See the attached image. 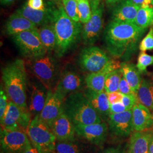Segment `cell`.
<instances>
[{
    "label": "cell",
    "mask_w": 153,
    "mask_h": 153,
    "mask_svg": "<svg viewBox=\"0 0 153 153\" xmlns=\"http://www.w3.org/2000/svg\"><path fill=\"white\" fill-rule=\"evenodd\" d=\"M137 95L140 103L149 109L153 110V81L142 79Z\"/></svg>",
    "instance_id": "obj_27"
},
{
    "label": "cell",
    "mask_w": 153,
    "mask_h": 153,
    "mask_svg": "<svg viewBox=\"0 0 153 153\" xmlns=\"http://www.w3.org/2000/svg\"><path fill=\"white\" fill-rule=\"evenodd\" d=\"M127 109L122 102H118L114 104H110L109 105V113L110 114H117L126 111Z\"/></svg>",
    "instance_id": "obj_38"
},
{
    "label": "cell",
    "mask_w": 153,
    "mask_h": 153,
    "mask_svg": "<svg viewBox=\"0 0 153 153\" xmlns=\"http://www.w3.org/2000/svg\"><path fill=\"white\" fill-rule=\"evenodd\" d=\"M16 0H1V4L2 5L7 6L14 3Z\"/></svg>",
    "instance_id": "obj_43"
},
{
    "label": "cell",
    "mask_w": 153,
    "mask_h": 153,
    "mask_svg": "<svg viewBox=\"0 0 153 153\" xmlns=\"http://www.w3.org/2000/svg\"><path fill=\"white\" fill-rule=\"evenodd\" d=\"M12 38L24 57L33 59L48 53L40 40L38 30L23 31L13 36Z\"/></svg>",
    "instance_id": "obj_7"
},
{
    "label": "cell",
    "mask_w": 153,
    "mask_h": 153,
    "mask_svg": "<svg viewBox=\"0 0 153 153\" xmlns=\"http://www.w3.org/2000/svg\"><path fill=\"white\" fill-rule=\"evenodd\" d=\"M140 8L131 0H121L115 4L112 9V21L135 23L137 13Z\"/></svg>",
    "instance_id": "obj_19"
},
{
    "label": "cell",
    "mask_w": 153,
    "mask_h": 153,
    "mask_svg": "<svg viewBox=\"0 0 153 153\" xmlns=\"http://www.w3.org/2000/svg\"><path fill=\"white\" fill-rule=\"evenodd\" d=\"M132 120L134 130L143 131L153 125V116L150 109L137 102L132 108Z\"/></svg>",
    "instance_id": "obj_22"
},
{
    "label": "cell",
    "mask_w": 153,
    "mask_h": 153,
    "mask_svg": "<svg viewBox=\"0 0 153 153\" xmlns=\"http://www.w3.org/2000/svg\"><path fill=\"white\" fill-rule=\"evenodd\" d=\"M55 8L54 6H51L45 7L44 10H35L29 7L26 3L16 12L35 23L37 26H42L51 23Z\"/></svg>",
    "instance_id": "obj_17"
},
{
    "label": "cell",
    "mask_w": 153,
    "mask_h": 153,
    "mask_svg": "<svg viewBox=\"0 0 153 153\" xmlns=\"http://www.w3.org/2000/svg\"><path fill=\"white\" fill-rule=\"evenodd\" d=\"M77 6L80 22L85 25L90 19L92 14L90 1L77 0Z\"/></svg>",
    "instance_id": "obj_30"
},
{
    "label": "cell",
    "mask_w": 153,
    "mask_h": 153,
    "mask_svg": "<svg viewBox=\"0 0 153 153\" xmlns=\"http://www.w3.org/2000/svg\"><path fill=\"white\" fill-rule=\"evenodd\" d=\"M30 141L42 153H52L55 150L56 138L51 128L39 116L33 117L26 130Z\"/></svg>",
    "instance_id": "obj_6"
},
{
    "label": "cell",
    "mask_w": 153,
    "mask_h": 153,
    "mask_svg": "<svg viewBox=\"0 0 153 153\" xmlns=\"http://www.w3.org/2000/svg\"><path fill=\"white\" fill-rule=\"evenodd\" d=\"M50 128L57 141H74L75 126L64 112L55 120Z\"/></svg>",
    "instance_id": "obj_18"
},
{
    "label": "cell",
    "mask_w": 153,
    "mask_h": 153,
    "mask_svg": "<svg viewBox=\"0 0 153 153\" xmlns=\"http://www.w3.org/2000/svg\"><path fill=\"white\" fill-rule=\"evenodd\" d=\"M107 97L110 104H114L121 102L123 97V94L119 91H116L113 93L107 94Z\"/></svg>",
    "instance_id": "obj_40"
},
{
    "label": "cell",
    "mask_w": 153,
    "mask_h": 153,
    "mask_svg": "<svg viewBox=\"0 0 153 153\" xmlns=\"http://www.w3.org/2000/svg\"><path fill=\"white\" fill-rule=\"evenodd\" d=\"M121 64L119 61L110 60L100 71L89 73L85 79L87 88L97 92L103 91L105 81L108 75L112 71L120 69Z\"/></svg>",
    "instance_id": "obj_15"
},
{
    "label": "cell",
    "mask_w": 153,
    "mask_h": 153,
    "mask_svg": "<svg viewBox=\"0 0 153 153\" xmlns=\"http://www.w3.org/2000/svg\"><path fill=\"white\" fill-rule=\"evenodd\" d=\"M27 5L35 10H44L45 9L43 0H28Z\"/></svg>",
    "instance_id": "obj_39"
},
{
    "label": "cell",
    "mask_w": 153,
    "mask_h": 153,
    "mask_svg": "<svg viewBox=\"0 0 153 153\" xmlns=\"http://www.w3.org/2000/svg\"><path fill=\"white\" fill-rule=\"evenodd\" d=\"M8 97L5 93L4 90L1 87V91H0V120H1L5 114L6 109L7 106L8 105L9 102L8 100Z\"/></svg>",
    "instance_id": "obj_36"
},
{
    "label": "cell",
    "mask_w": 153,
    "mask_h": 153,
    "mask_svg": "<svg viewBox=\"0 0 153 153\" xmlns=\"http://www.w3.org/2000/svg\"><path fill=\"white\" fill-rule=\"evenodd\" d=\"M37 26L16 12L7 19L5 25L6 35L14 36L19 33L30 30H38Z\"/></svg>",
    "instance_id": "obj_21"
},
{
    "label": "cell",
    "mask_w": 153,
    "mask_h": 153,
    "mask_svg": "<svg viewBox=\"0 0 153 153\" xmlns=\"http://www.w3.org/2000/svg\"><path fill=\"white\" fill-rule=\"evenodd\" d=\"M122 76L123 74L120 69L110 73L105 81L104 91L107 94L118 91Z\"/></svg>",
    "instance_id": "obj_29"
},
{
    "label": "cell",
    "mask_w": 153,
    "mask_h": 153,
    "mask_svg": "<svg viewBox=\"0 0 153 153\" xmlns=\"http://www.w3.org/2000/svg\"><path fill=\"white\" fill-rule=\"evenodd\" d=\"M152 134L145 131H136L130 138L129 153H148Z\"/></svg>",
    "instance_id": "obj_24"
},
{
    "label": "cell",
    "mask_w": 153,
    "mask_h": 153,
    "mask_svg": "<svg viewBox=\"0 0 153 153\" xmlns=\"http://www.w3.org/2000/svg\"><path fill=\"white\" fill-rule=\"evenodd\" d=\"M148 153H153V135L151 138L150 144H149V152Z\"/></svg>",
    "instance_id": "obj_46"
},
{
    "label": "cell",
    "mask_w": 153,
    "mask_h": 153,
    "mask_svg": "<svg viewBox=\"0 0 153 153\" xmlns=\"http://www.w3.org/2000/svg\"><path fill=\"white\" fill-rule=\"evenodd\" d=\"M108 122L109 131L118 137H126L134 131L132 120V109L120 113L109 114Z\"/></svg>",
    "instance_id": "obj_13"
},
{
    "label": "cell",
    "mask_w": 153,
    "mask_h": 153,
    "mask_svg": "<svg viewBox=\"0 0 153 153\" xmlns=\"http://www.w3.org/2000/svg\"><path fill=\"white\" fill-rule=\"evenodd\" d=\"M83 93L102 119L108 120L110 114V103L107 94L104 91L97 92L88 88Z\"/></svg>",
    "instance_id": "obj_20"
},
{
    "label": "cell",
    "mask_w": 153,
    "mask_h": 153,
    "mask_svg": "<svg viewBox=\"0 0 153 153\" xmlns=\"http://www.w3.org/2000/svg\"><path fill=\"white\" fill-rule=\"evenodd\" d=\"M28 68L48 90L54 91L59 80L57 61L49 52L38 57L29 59Z\"/></svg>",
    "instance_id": "obj_5"
},
{
    "label": "cell",
    "mask_w": 153,
    "mask_h": 153,
    "mask_svg": "<svg viewBox=\"0 0 153 153\" xmlns=\"http://www.w3.org/2000/svg\"><path fill=\"white\" fill-rule=\"evenodd\" d=\"M83 84V79L79 74L75 71H66L60 76L55 90L65 99L71 93L79 91Z\"/></svg>",
    "instance_id": "obj_16"
},
{
    "label": "cell",
    "mask_w": 153,
    "mask_h": 153,
    "mask_svg": "<svg viewBox=\"0 0 153 153\" xmlns=\"http://www.w3.org/2000/svg\"><path fill=\"white\" fill-rule=\"evenodd\" d=\"M57 39L55 53L57 57H62L75 45L82 34V25L67 15L62 4L55 7L51 23Z\"/></svg>",
    "instance_id": "obj_3"
},
{
    "label": "cell",
    "mask_w": 153,
    "mask_h": 153,
    "mask_svg": "<svg viewBox=\"0 0 153 153\" xmlns=\"http://www.w3.org/2000/svg\"><path fill=\"white\" fill-rule=\"evenodd\" d=\"M139 49L142 52L153 50V26H152L146 36L139 45Z\"/></svg>",
    "instance_id": "obj_34"
},
{
    "label": "cell",
    "mask_w": 153,
    "mask_h": 153,
    "mask_svg": "<svg viewBox=\"0 0 153 153\" xmlns=\"http://www.w3.org/2000/svg\"><path fill=\"white\" fill-rule=\"evenodd\" d=\"M74 141H57L56 143L55 150L57 153H81L78 146Z\"/></svg>",
    "instance_id": "obj_32"
},
{
    "label": "cell",
    "mask_w": 153,
    "mask_h": 153,
    "mask_svg": "<svg viewBox=\"0 0 153 153\" xmlns=\"http://www.w3.org/2000/svg\"><path fill=\"white\" fill-rule=\"evenodd\" d=\"M31 120V114L27 109L20 107L10 100L1 120V129L21 130L26 132Z\"/></svg>",
    "instance_id": "obj_8"
},
{
    "label": "cell",
    "mask_w": 153,
    "mask_h": 153,
    "mask_svg": "<svg viewBox=\"0 0 153 153\" xmlns=\"http://www.w3.org/2000/svg\"><path fill=\"white\" fill-rule=\"evenodd\" d=\"M31 145L26 131L1 129V153H25Z\"/></svg>",
    "instance_id": "obj_10"
},
{
    "label": "cell",
    "mask_w": 153,
    "mask_h": 153,
    "mask_svg": "<svg viewBox=\"0 0 153 153\" xmlns=\"http://www.w3.org/2000/svg\"><path fill=\"white\" fill-rule=\"evenodd\" d=\"M150 1H151V2H152V6H153V0H150Z\"/></svg>",
    "instance_id": "obj_47"
},
{
    "label": "cell",
    "mask_w": 153,
    "mask_h": 153,
    "mask_svg": "<svg viewBox=\"0 0 153 153\" xmlns=\"http://www.w3.org/2000/svg\"><path fill=\"white\" fill-rule=\"evenodd\" d=\"M2 79L8 98L20 107L27 109V76L24 60L16 59L4 68Z\"/></svg>",
    "instance_id": "obj_2"
},
{
    "label": "cell",
    "mask_w": 153,
    "mask_h": 153,
    "mask_svg": "<svg viewBox=\"0 0 153 153\" xmlns=\"http://www.w3.org/2000/svg\"><path fill=\"white\" fill-rule=\"evenodd\" d=\"M120 93L123 95H130V94H136L131 90L128 83L126 81L125 78L123 76L121 78L119 86V91Z\"/></svg>",
    "instance_id": "obj_37"
},
{
    "label": "cell",
    "mask_w": 153,
    "mask_h": 153,
    "mask_svg": "<svg viewBox=\"0 0 153 153\" xmlns=\"http://www.w3.org/2000/svg\"><path fill=\"white\" fill-rule=\"evenodd\" d=\"M48 90L42 83L31 85L29 111L34 117L39 116L44 107Z\"/></svg>",
    "instance_id": "obj_23"
},
{
    "label": "cell",
    "mask_w": 153,
    "mask_h": 153,
    "mask_svg": "<svg viewBox=\"0 0 153 153\" xmlns=\"http://www.w3.org/2000/svg\"><path fill=\"white\" fill-rule=\"evenodd\" d=\"M131 1L139 6L140 8L143 7L150 6L152 5V2L150 0H131Z\"/></svg>",
    "instance_id": "obj_41"
},
{
    "label": "cell",
    "mask_w": 153,
    "mask_h": 153,
    "mask_svg": "<svg viewBox=\"0 0 153 153\" xmlns=\"http://www.w3.org/2000/svg\"><path fill=\"white\" fill-rule=\"evenodd\" d=\"M153 64V56L146 53L145 52H141L138 57L136 65L138 70L141 73L146 71V68L149 66Z\"/></svg>",
    "instance_id": "obj_33"
},
{
    "label": "cell",
    "mask_w": 153,
    "mask_h": 153,
    "mask_svg": "<svg viewBox=\"0 0 153 153\" xmlns=\"http://www.w3.org/2000/svg\"><path fill=\"white\" fill-rule=\"evenodd\" d=\"M121 102L124 105L127 110L132 109L133 106L138 102L137 94L123 95Z\"/></svg>",
    "instance_id": "obj_35"
},
{
    "label": "cell",
    "mask_w": 153,
    "mask_h": 153,
    "mask_svg": "<svg viewBox=\"0 0 153 153\" xmlns=\"http://www.w3.org/2000/svg\"><path fill=\"white\" fill-rule=\"evenodd\" d=\"M62 4L67 15L74 21L80 22L78 11L77 0H62Z\"/></svg>",
    "instance_id": "obj_31"
},
{
    "label": "cell",
    "mask_w": 153,
    "mask_h": 153,
    "mask_svg": "<svg viewBox=\"0 0 153 153\" xmlns=\"http://www.w3.org/2000/svg\"><path fill=\"white\" fill-rule=\"evenodd\" d=\"M49 1H57V0H49Z\"/></svg>",
    "instance_id": "obj_48"
},
{
    "label": "cell",
    "mask_w": 153,
    "mask_h": 153,
    "mask_svg": "<svg viewBox=\"0 0 153 153\" xmlns=\"http://www.w3.org/2000/svg\"><path fill=\"white\" fill-rule=\"evenodd\" d=\"M109 60L103 50L98 47L90 46L82 49L79 63L83 70L91 73L102 70Z\"/></svg>",
    "instance_id": "obj_11"
},
{
    "label": "cell",
    "mask_w": 153,
    "mask_h": 153,
    "mask_svg": "<svg viewBox=\"0 0 153 153\" xmlns=\"http://www.w3.org/2000/svg\"><path fill=\"white\" fill-rule=\"evenodd\" d=\"M100 0H92L90 2L92 14L88 22L82 28V39L85 45H91L98 40L102 31L103 20V5Z\"/></svg>",
    "instance_id": "obj_9"
},
{
    "label": "cell",
    "mask_w": 153,
    "mask_h": 153,
    "mask_svg": "<svg viewBox=\"0 0 153 153\" xmlns=\"http://www.w3.org/2000/svg\"><path fill=\"white\" fill-rule=\"evenodd\" d=\"M146 30L135 23L112 21L104 31L107 49L116 57L130 56L136 51Z\"/></svg>",
    "instance_id": "obj_1"
},
{
    "label": "cell",
    "mask_w": 153,
    "mask_h": 153,
    "mask_svg": "<svg viewBox=\"0 0 153 153\" xmlns=\"http://www.w3.org/2000/svg\"><path fill=\"white\" fill-rule=\"evenodd\" d=\"M40 40L48 52L56 51L57 47V39L52 24L44 25L38 29Z\"/></svg>",
    "instance_id": "obj_26"
},
{
    "label": "cell",
    "mask_w": 153,
    "mask_h": 153,
    "mask_svg": "<svg viewBox=\"0 0 153 153\" xmlns=\"http://www.w3.org/2000/svg\"><path fill=\"white\" fill-rule=\"evenodd\" d=\"M25 153H42L40 151H39L38 150L34 147L33 145H31V146L25 152Z\"/></svg>",
    "instance_id": "obj_42"
},
{
    "label": "cell",
    "mask_w": 153,
    "mask_h": 153,
    "mask_svg": "<svg viewBox=\"0 0 153 153\" xmlns=\"http://www.w3.org/2000/svg\"><path fill=\"white\" fill-rule=\"evenodd\" d=\"M120 69L132 91L137 94L142 80L140 71L133 64L127 62H122Z\"/></svg>",
    "instance_id": "obj_25"
},
{
    "label": "cell",
    "mask_w": 153,
    "mask_h": 153,
    "mask_svg": "<svg viewBox=\"0 0 153 153\" xmlns=\"http://www.w3.org/2000/svg\"><path fill=\"white\" fill-rule=\"evenodd\" d=\"M137 26L147 28L153 26V6L141 7L138 10L135 20Z\"/></svg>",
    "instance_id": "obj_28"
},
{
    "label": "cell",
    "mask_w": 153,
    "mask_h": 153,
    "mask_svg": "<svg viewBox=\"0 0 153 153\" xmlns=\"http://www.w3.org/2000/svg\"><path fill=\"white\" fill-rule=\"evenodd\" d=\"M64 100L65 98L55 90L48 91L45 103L39 117L49 127L64 112Z\"/></svg>",
    "instance_id": "obj_12"
},
{
    "label": "cell",
    "mask_w": 153,
    "mask_h": 153,
    "mask_svg": "<svg viewBox=\"0 0 153 153\" xmlns=\"http://www.w3.org/2000/svg\"><path fill=\"white\" fill-rule=\"evenodd\" d=\"M64 113L74 126L89 125L102 121L84 93L77 91L66 97L64 102Z\"/></svg>",
    "instance_id": "obj_4"
},
{
    "label": "cell",
    "mask_w": 153,
    "mask_h": 153,
    "mask_svg": "<svg viewBox=\"0 0 153 153\" xmlns=\"http://www.w3.org/2000/svg\"><path fill=\"white\" fill-rule=\"evenodd\" d=\"M76 134L93 144L99 145L104 143L107 135V126L101 122L89 125L74 126Z\"/></svg>",
    "instance_id": "obj_14"
},
{
    "label": "cell",
    "mask_w": 153,
    "mask_h": 153,
    "mask_svg": "<svg viewBox=\"0 0 153 153\" xmlns=\"http://www.w3.org/2000/svg\"><path fill=\"white\" fill-rule=\"evenodd\" d=\"M102 153H120V152L116 149L110 148V149L105 150L104 152H103Z\"/></svg>",
    "instance_id": "obj_44"
},
{
    "label": "cell",
    "mask_w": 153,
    "mask_h": 153,
    "mask_svg": "<svg viewBox=\"0 0 153 153\" xmlns=\"http://www.w3.org/2000/svg\"><path fill=\"white\" fill-rule=\"evenodd\" d=\"M120 1L121 0H106V3L109 5H115V4H116Z\"/></svg>",
    "instance_id": "obj_45"
}]
</instances>
